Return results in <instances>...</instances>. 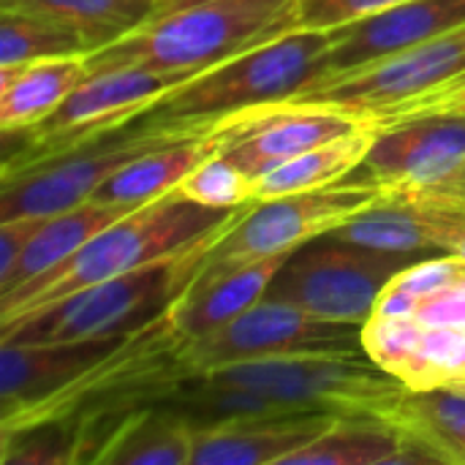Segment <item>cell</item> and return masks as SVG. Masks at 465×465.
<instances>
[{
    "label": "cell",
    "instance_id": "ba28073f",
    "mask_svg": "<svg viewBox=\"0 0 465 465\" xmlns=\"http://www.w3.org/2000/svg\"><path fill=\"white\" fill-rule=\"evenodd\" d=\"M417 259L425 256L376 251L327 232L286 256L267 297L292 302L319 319L365 324L390 281Z\"/></svg>",
    "mask_w": 465,
    "mask_h": 465
},
{
    "label": "cell",
    "instance_id": "3957f363",
    "mask_svg": "<svg viewBox=\"0 0 465 465\" xmlns=\"http://www.w3.org/2000/svg\"><path fill=\"white\" fill-rule=\"evenodd\" d=\"M332 30L294 27L161 95L147 112L166 123H223L229 117L289 104L322 79Z\"/></svg>",
    "mask_w": 465,
    "mask_h": 465
},
{
    "label": "cell",
    "instance_id": "44dd1931",
    "mask_svg": "<svg viewBox=\"0 0 465 465\" xmlns=\"http://www.w3.org/2000/svg\"><path fill=\"white\" fill-rule=\"evenodd\" d=\"M131 210H136V207L101 204V202L87 199V202H82V204H76L71 210H63V213H54V215L44 218L38 232L25 245L14 272L0 286V297L19 289V286H25V283H30V281H35L38 275L60 267L79 248H84L98 232H104L106 226H112L114 221H120Z\"/></svg>",
    "mask_w": 465,
    "mask_h": 465
},
{
    "label": "cell",
    "instance_id": "7402d4cb",
    "mask_svg": "<svg viewBox=\"0 0 465 465\" xmlns=\"http://www.w3.org/2000/svg\"><path fill=\"white\" fill-rule=\"evenodd\" d=\"M193 428L163 406L131 411L104 439L93 463L191 465Z\"/></svg>",
    "mask_w": 465,
    "mask_h": 465
},
{
    "label": "cell",
    "instance_id": "d4e9b609",
    "mask_svg": "<svg viewBox=\"0 0 465 465\" xmlns=\"http://www.w3.org/2000/svg\"><path fill=\"white\" fill-rule=\"evenodd\" d=\"M161 0H0L5 11H25L76 30L90 54L134 33Z\"/></svg>",
    "mask_w": 465,
    "mask_h": 465
},
{
    "label": "cell",
    "instance_id": "d6a6232c",
    "mask_svg": "<svg viewBox=\"0 0 465 465\" xmlns=\"http://www.w3.org/2000/svg\"><path fill=\"white\" fill-rule=\"evenodd\" d=\"M465 106V74L452 79L450 84L428 93V95H420L414 101H406L401 106H392L387 112H379V114H371L365 117L373 128H384L395 120H403V117H414V114H433V112H458Z\"/></svg>",
    "mask_w": 465,
    "mask_h": 465
},
{
    "label": "cell",
    "instance_id": "4fadbf2b",
    "mask_svg": "<svg viewBox=\"0 0 465 465\" xmlns=\"http://www.w3.org/2000/svg\"><path fill=\"white\" fill-rule=\"evenodd\" d=\"M368 125L371 123L362 114L346 106L289 101L248 112L234 125L232 139L221 153L256 180L311 147L362 131Z\"/></svg>",
    "mask_w": 465,
    "mask_h": 465
},
{
    "label": "cell",
    "instance_id": "9a60e30c",
    "mask_svg": "<svg viewBox=\"0 0 465 465\" xmlns=\"http://www.w3.org/2000/svg\"><path fill=\"white\" fill-rule=\"evenodd\" d=\"M125 338L38 346L0 343V433L16 428L30 411L104 362L125 343Z\"/></svg>",
    "mask_w": 465,
    "mask_h": 465
},
{
    "label": "cell",
    "instance_id": "5bb4252c",
    "mask_svg": "<svg viewBox=\"0 0 465 465\" xmlns=\"http://www.w3.org/2000/svg\"><path fill=\"white\" fill-rule=\"evenodd\" d=\"M460 25H465V0H406L381 14L335 27L322 60V79L373 65Z\"/></svg>",
    "mask_w": 465,
    "mask_h": 465
},
{
    "label": "cell",
    "instance_id": "2e32d148",
    "mask_svg": "<svg viewBox=\"0 0 465 465\" xmlns=\"http://www.w3.org/2000/svg\"><path fill=\"white\" fill-rule=\"evenodd\" d=\"M335 237L392 253H455L465 237V210L381 196L332 229Z\"/></svg>",
    "mask_w": 465,
    "mask_h": 465
},
{
    "label": "cell",
    "instance_id": "f546056e",
    "mask_svg": "<svg viewBox=\"0 0 465 465\" xmlns=\"http://www.w3.org/2000/svg\"><path fill=\"white\" fill-rule=\"evenodd\" d=\"M180 191L204 207L240 210L253 202V177L232 163L223 153H215L180 183Z\"/></svg>",
    "mask_w": 465,
    "mask_h": 465
},
{
    "label": "cell",
    "instance_id": "30bf717a",
    "mask_svg": "<svg viewBox=\"0 0 465 465\" xmlns=\"http://www.w3.org/2000/svg\"><path fill=\"white\" fill-rule=\"evenodd\" d=\"M183 82H188V76L161 74L142 65L90 71L87 79L79 82L74 93L38 125L3 131V136H11L16 142V153L3 155V174L33 166L95 134L134 120Z\"/></svg>",
    "mask_w": 465,
    "mask_h": 465
},
{
    "label": "cell",
    "instance_id": "ac0fdd59",
    "mask_svg": "<svg viewBox=\"0 0 465 465\" xmlns=\"http://www.w3.org/2000/svg\"><path fill=\"white\" fill-rule=\"evenodd\" d=\"M286 256L289 253L196 272L166 311L177 335L183 341L204 338L253 308L267 297V289Z\"/></svg>",
    "mask_w": 465,
    "mask_h": 465
},
{
    "label": "cell",
    "instance_id": "d6986e66",
    "mask_svg": "<svg viewBox=\"0 0 465 465\" xmlns=\"http://www.w3.org/2000/svg\"><path fill=\"white\" fill-rule=\"evenodd\" d=\"M245 114L229 117V120H223L221 125H215V128H210L204 134L161 144V147L134 158L131 163L120 166L114 174H109L95 188L90 202L120 204V207H142V204L180 188V183L196 166H202L207 158H213L215 153H221L226 147V142L232 139L234 125Z\"/></svg>",
    "mask_w": 465,
    "mask_h": 465
},
{
    "label": "cell",
    "instance_id": "277c9868",
    "mask_svg": "<svg viewBox=\"0 0 465 465\" xmlns=\"http://www.w3.org/2000/svg\"><path fill=\"white\" fill-rule=\"evenodd\" d=\"M210 242L188 253L147 264L128 275L93 283L8 324H0V343L38 346L134 335L169 311L174 297L193 278L196 253Z\"/></svg>",
    "mask_w": 465,
    "mask_h": 465
},
{
    "label": "cell",
    "instance_id": "e575fe53",
    "mask_svg": "<svg viewBox=\"0 0 465 465\" xmlns=\"http://www.w3.org/2000/svg\"><path fill=\"white\" fill-rule=\"evenodd\" d=\"M44 218H14V221H0V286L8 281L14 272L25 245L30 237L38 232Z\"/></svg>",
    "mask_w": 465,
    "mask_h": 465
},
{
    "label": "cell",
    "instance_id": "8d00e7d4",
    "mask_svg": "<svg viewBox=\"0 0 465 465\" xmlns=\"http://www.w3.org/2000/svg\"><path fill=\"white\" fill-rule=\"evenodd\" d=\"M460 390H465V379H463V384H460Z\"/></svg>",
    "mask_w": 465,
    "mask_h": 465
},
{
    "label": "cell",
    "instance_id": "ffe728a7",
    "mask_svg": "<svg viewBox=\"0 0 465 465\" xmlns=\"http://www.w3.org/2000/svg\"><path fill=\"white\" fill-rule=\"evenodd\" d=\"M90 74L87 57H49L0 65V128L22 131L49 117Z\"/></svg>",
    "mask_w": 465,
    "mask_h": 465
},
{
    "label": "cell",
    "instance_id": "7c38bea8",
    "mask_svg": "<svg viewBox=\"0 0 465 465\" xmlns=\"http://www.w3.org/2000/svg\"><path fill=\"white\" fill-rule=\"evenodd\" d=\"M463 74L465 25H460L373 65L357 68L343 76L322 79L294 101L346 106L362 117H371L420 95H428Z\"/></svg>",
    "mask_w": 465,
    "mask_h": 465
},
{
    "label": "cell",
    "instance_id": "484cf974",
    "mask_svg": "<svg viewBox=\"0 0 465 465\" xmlns=\"http://www.w3.org/2000/svg\"><path fill=\"white\" fill-rule=\"evenodd\" d=\"M403 436L379 417H338L283 465H395Z\"/></svg>",
    "mask_w": 465,
    "mask_h": 465
},
{
    "label": "cell",
    "instance_id": "4316f807",
    "mask_svg": "<svg viewBox=\"0 0 465 465\" xmlns=\"http://www.w3.org/2000/svg\"><path fill=\"white\" fill-rule=\"evenodd\" d=\"M90 54L84 38L54 19L0 8V65Z\"/></svg>",
    "mask_w": 465,
    "mask_h": 465
},
{
    "label": "cell",
    "instance_id": "9c48e42d",
    "mask_svg": "<svg viewBox=\"0 0 465 465\" xmlns=\"http://www.w3.org/2000/svg\"><path fill=\"white\" fill-rule=\"evenodd\" d=\"M390 199L465 210V112H433L379 128L351 172Z\"/></svg>",
    "mask_w": 465,
    "mask_h": 465
},
{
    "label": "cell",
    "instance_id": "f1b7e54d",
    "mask_svg": "<svg viewBox=\"0 0 465 465\" xmlns=\"http://www.w3.org/2000/svg\"><path fill=\"white\" fill-rule=\"evenodd\" d=\"M465 379V330L428 327L406 390L460 387Z\"/></svg>",
    "mask_w": 465,
    "mask_h": 465
},
{
    "label": "cell",
    "instance_id": "d590c367",
    "mask_svg": "<svg viewBox=\"0 0 465 465\" xmlns=\"http://www.w3.org/2000/svg\"><path fill=\"white\" fill-rule=\"evenodd\" d=\"M455 253H458V256H460V259H463V262H465V237H463V240H460V245L455 248Z\"/></svg>",
    "mask_w": 465,
    "mask_h": 465
},
{
    "label": "cell",
    "instance_id": "74e56055",
    "mask_svg": "<svg viewBox=\"0 0 465 465\" xmlns=\"http://www.w3.org/2000/svg\"><path fill=\"white\" fill-rule=\"evenodd\" d=\"M458 112H465V106H463V109H458Z\"/></svg>",
    "mask_w": 465,
    "mask_h": 465
},
{
    "label": "cell",
    "instance_id": "1f68e13d",
    "mask_svg": "<svg viewBox=\"0 0 465 465\" xmlns=\"http://www.w3.org/2000/svg\"><path fill=\"white\" fill-rule=\"evenodd\" d=\"M465 270V262L458 253H444V256H425L417 259L414 264H409L406 270H401L390 286L392 289H403L409 294H414L422 305L425 297L441 292L444 286H450L460 272Z\"/></svg>",
    "mask_w": 465,
    "mask_h": 465
},
{
    "label": "cell",
    "instance_id": "8fae6325",
    "mask_svg": "<svg viewBox=\"0 0 465 465\" xmlns=\"http://www.w3.org/2000/svg\"><path fill=\"white\" fill-rule=\"evenodd\" d=\"M300 354H365L362 324L319 319L292 302L264 297L215 332L183 341L180 349L191 376L232 362Z\"/></svg>",
    "mask_w": 465,
    "mask_h": 465
},
{
    "label": "cell",
    "instance_id": "7a4b0ae2",
    "mask_svg": "<svg viewBox=\"0 0 465 465\" xmlns=\"http://www.w3.org/2000/svg\"><path fill=\"white\" fill-rule=\"evenodd\" d=\"M294 27L297 0H161L134 33L87 54V68L142 65L193 79Z\"/></svg>",
    "mask_w": 465,
    "mask_h": 465
},
{
    "label": "cell",
    "instance_id": "5b68a950",
    "mask_svg": "<svg viewBox=\"0 0 465 465\" xmlns=\"http://www.w3.org/2000/svg\"><path fill=\"white\" fill-rule=\"evenodd\" d=\"M215 125L221 123H166L144 109L117 128L95 134L33 166L3 174L0 221L49 218L71 210L87 202L109 174L134 158L161 144L204 134Z\"/></svg>",
    "mask_w": 465,
    "mask_h": 465
},
{
    "label": "cell",
    "instance_id": "52a82bcc",
    "mask_svg": "<svg viewBox=\"0 0 465 465\" xmlns=\"http://www.w3.org/2000/svg\"><path fill=\"white\" fill-rule=\"evenodd\" d=\"M381 196L379 185L349 174L327 188L251 202L196 253L193 275L292 253L302 242L338 229Z\"/></svg>",
    "mask_w": 465,
    "mask_h": 465
},
{
    "label": "cell",
    "instance_id": "6da1fadb",
    "mask_svg": "<svg viewBox=\"0 0 465 465\" xmlns=\"http://www.w3.org/2000/svg\"><path fill=\"white\" fill-rule=\"evenodd\" d=\"M240 210L204 207L188 199L180 188H174L98 232L60 267L3 294L0 324H8L35 308H44L93 283L188 253L210 242Z\"/></svg>",
    "mask_w": 465,
    "mask_h": 465
},
{
    "label": "cell",
    "instance_id": "8992f818",
    "mask_svg": "<svg viewBox=\"0 0 465 465\" xmlns=\"http://www.w3.org/2000/svg\"><path fill=\"white\" fill-rule=\"evenodd\" d=\"M199 376L259 392L283 414L384 420V414L406 392V387L381 371L368 354H300L248 360L221 365Z\"/></svg>",
    "mask_w": 465,
    "mask_h": 465
},
{
    "label": "cell",
    "instance_id": "4dcf8cb0",
    "mask_svg": "<svg viewBox=\"0 0 465 465\" xmlns=\"http://www.w3.org/2000/svg\"><path fill=\"white\" fill-rule=\"evenodd\" d=\"M401 3L406 0H297V27L335 30Z\"/></svg>",
    "mask_w": 465,
    "mask_h": 465
},
{
    "label": "cell",
    "instance_id": "83f0119b",
    "mask_svg": "<svg viewBox=\"0 0 465 465\" xmlns=\"http://www.w3.org/2000/svg\"><path fill=\"white\" fill-rule=\"evenodd\" d=\"M425 324L417 319H392L381 313H371V319L362 324V351L390 376H395L403 387L411 376V368L417 362Z\"/></svg>",
    "mask_w": 465,
    "mask_h": 465
},
{
    "label": "cell",
    "instance_id": "e0dca14e",
    "mask_svg": "<svg viewBox=\"0 0 465 465\" xmlns=\"http://www.w3.org/2000/svg\"><path fill=\"white\" fill-rule=\"evenodd\" d=\"M335 420V414H286L196 428L191 465H283Z\"/></svg>",
    "mask_w": 465,
    "mask_h": 465
},
{
    "label": "cell",
    "instance_id": "603a6c76",
    "mask_svg": "<svg viewBox=\"0 0 465 465\" xmlns=\"http://www.w3.org/2000/svg\"><path fill=\"white\" fill-rule=\"evenodd\" d=\"M384 422L425 444L439 463L465 465V390H406Z\"/></svg>",
    "mask_w": 465,
    "mask_h": 465
},
{
    "label": "cell",
    "instance_id": "cb8c5ba5",
    "mask_svg": "<svg viewBox=\"0 0 465 465\" xmlns=\"http://www.w3.org/2000/svg\"><path fill=\"white\" fill-rule=\"evenodd\" d=\"M379 128L368 125L362 131L338 136L332 142H324L319 147H311L300 153L297 158L264 172L262 177L253 180V202L262 199H275L286 193H302V191H316L335 185L346 180L368 155L373 147Z\"/></svg>",
    "mask_w": 465,
    "mask_h": 465
},
{
    "label": "cell",
    "instance_id": "836d02e7",
    "mask_svg": "<svg viewBox=\"0 0 465 465\" xmlns=\"http://www.w3.org/2000/svg\"><path fill=\"white\" fill-rule=\"evenodd\" d=\"M417 322L425 327H458L465 330V270L441 292L422 300Z\"/></svg>",
    "mask_w": 465,
    "mask_h": 465
}]
</instances>
